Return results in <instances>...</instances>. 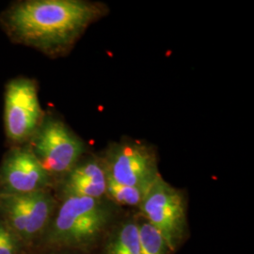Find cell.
Listing matches in <instances>:
<instances>
[{"label":"cell","mask_w":254,"mask_h":254,"mask_svg":"<svg viewBox=\"0 0 254 254\" xmlns=\"http://www.w3.org/2000/svg\"><path fill=\"white\" fill-rule=\"evenodd\" d=\"M112 212L102 199L60 198L36 250H68L86 254L105 235ZM33 252V251H32Z\"/></svg>","instance_id":"2"},{"label":"cell","mask_w":254,"mask_h":254,"mask_svg":"<svg viewBox=\"0 0 254 254\" xmlns=\"http://www.w3.org/2000/svg\"><path fill=\"white\" fill-rule=\"evenodd\" d=\"M103 254H141L137 222L127 220L114 229L104 245Z\"/></svg>","instance_id":"10"},{"label":"cell","mask_w":254,"mask_h":254,"mask_svg":"<svg viewBox=\"0 0 254 254\" xmlns=\"http://www.w3.org/2000/svg\"><path fill=\"white\" fill-rule=\"evenodd\" d=\"M53 186V179L28 144L9 147L0 163V195H23Z\"/></svg>","instance_id":"7"},{"label":"cell","mask_w":254,"mask_h":254,"mask_svg":"<svg viewBox=\"0 0 254 254\" xmlns=\"http://www.w3.org/2000/svg\"><path fill=\"white\" fill-rule=\"evenodd\" d=\"M139 208L144 219L161 233L174 253L187 232L186 206L181 192L159 176L147 191Z\"/></svg>","instance_id":"6"},{"label":"cell","mask_w":254,"mask_h":254,"mask_svg":"<svg viewBox=\"0 0 254 254\" xmlns=\"http://www.w3.org/2000/svg\"><path fill=\"white\" fill-rule=\"evenodd\" d=\"M107 173L97 160L81 159L59 182L60 198L79 196L102 199L106 195Z\"/></svg>","instance_id":"9"},{"label":"cell","mask_w":254,"mask_h":254,"mask_svg":"<svg viewBox=\"0 0 254 254\" xmlns=\"http://www.w3.org/2000/svg\"><path fill=\"white\" fill-rule=\"evenodd\" d=\"M27 254H86L75 251H68V250H36L30 252Z\"/></svg>","instance_id":"14"},{"label":"cell","mask_w":254,"mask_h":254,"mask_svg":"<svg viewBox=\"0 0 254 254\" xmlns=\"http://www.w3.org/2000/svg\"><path fill=\"white\" fill-rule=\"evenodd\" d=\"M51 190L23 195H0V219L15 234L27 254L45 235L58 205Z\"/></svg>","instance_id":"3"},{"label":"cell","mask_w":254,"mask_h":254,"mask_svg":"<svg viewBox=\"0 0 254 254\" xmlns=\"http://www.w3.org/2000/svg\"><path fill=\"white\" fill-rule=\"evenodd\" d=\"M148 190L149 189L146 190L120 184L107 175L106 195L109 196V199L121 205L139 206Z\"/></svg>","instance_id":"12"},{"label":"cell","mask_w":254,"mask_h":254,"mask_svg":"<svg viewBox=\"0 0 254 254\" xmlns=\"http://www.w3.org/2000/svg\"><path fill=\"white\" fill-rule=\"evenodd\" d=\"M46 113L39 100L38 82L17 76L5 85L4 129L9 147L27 144L41 127Z\"/></svg>","instance_id":"5"},{"label":"cell","mask_w":254,"mask_h":254,"mask_svg":"<svg viewBox=\"0 0 254 254\" xmlns=\"http://www.w3.org/2000/svg\"><path fill=\"white\" fill-rule=\"evenodd\" d=\"M0 254H27L18 237L0 219Z\"/></svg>","instance_id":"13"},{"label":"cell","mask_w":254,"mask_h":254,"mask_svg":"<svg viewBox=\"0 0 254 254\" xmlns=\"http://www.w3.org/2000/svg\"><path fill=\"white\" fill-rule=\"evenodd\" d=\"M105 169L114 181L146 190L160 176L154 154L144 146L132 143L114 146Z\"/></svg>","instance_id":"8"},{"label":"cell","mask_w":254,"mask_h":254,"mask_svg":"<svg viewBox=\"0 0 254 254\" xmlns=\"http://www.w3.org/2000/svg\"><path fill=\"white\" fill-rule=\"evenodd\" d=\"M105 12L101 3L85 0H19L0 13V27L12 44L55 59L68 54Z\"/></svg>","instance_id":"1"},{"label":"cell","mask_w":254,"mask_h":254,"mask_svg":"<svg viewBox=\"0 0 254 254\" xmlns=\"http://www.w3.org/2000/svg\"><path fill=\"white\" fill-rule=\"evenodd\" d=\"M139 245L141 254H172L173 251L168 245L161 233L148 222L142 219L137 222Z\"/></svg>","instance_id":"11"},{"label":"cell","mask_w":254,"mask_h":254,"mask_svg":"<svg viewBox=\"0 0 254 254\" xmlns=\"http://www.w3.org/2000/svg\"><path fill=\"white\" fill-rule=\"evenodd\" d=\"M27 144L54 183L61 181L86 152V144L81 138L54 116L46 115Z\"/></svg>","instance_id":"4"}]
</instances>
